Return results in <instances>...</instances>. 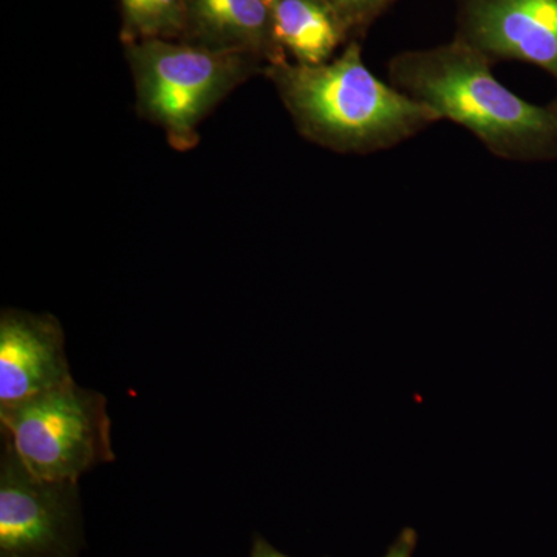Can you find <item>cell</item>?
Returning a JSON list of instances; mask_svg holds the SVG:
<instances>
[{
  "label": "cell",
  "instance_id": "obj_1",
  "mask_svg": "<svg viewBox=\"0 0 557 557\" xmlns=\"http://www.w3.org/2000/svg\"><path fill=\"white\" fill-rule=\"evenodd\" d=\"M494 62L463 40L399 51L388 84L423 102L442 120L465 127L494 157L542 161L557 157V108L531 104L505 87Z\"/></svg>",
  "mask_w": 557,
  "mask_h": 557
},
{
  "label": "cell",
  "instance_id": "obj_2",
  "mask_svg": "<svg viewBox=\"0 0 557 557\" xmlns=\"http://www.w3.org/2000/svg\"><path fill=\"white\" fill-rule=\"evenodd\" d=\"M304 138L339 153L381 152L442 121L423 102L376 78L362 61L357 39L336 60L265 70Z\"/></svg>",
  "mask_w": 557,
  "mask_h": 557
},
{
  "label": "cell",
  "instance_id": "obj_3",
  "mask_svg": "<svg viewBox=\"0 0 557 557\" xmlns=\"http://www.w3.org/2000/svg\"><path fill=\"white\" fill-rule=\"evenodd\" d=\"M127 58L139 115L160 126L177 150L196 148L205 116L236 87L267 70L255 54L168 39L129 42Z\"/></svg>",
  "mask_w": 557,
  "mask_h": 557
},
{
  "label": "cell",
  "instance_id": "obj_4",
  "mask_svg": "<svg viewBox=\"0 0 557 557\" xmlns=\"http://www.w3.org/2000/svg\"><path fill=\"white\" fill-rule=\"evenodd\" d=\"M3 438L33 475L79 482L115 460L108 398L76 381L9 410H0Z\"/></svg>",
  "mask_w": 557,
  "mask_h": 557
},
{
  "label": "cell",
  "instance_id": "obj_5",
  "mask_svg": "<svg viewBox=\"0 0 557 557\" xmlns=\"http://www.w3.org/2000/svg\"><path fill=\"white\" fill-rule=\"evenodd\" d=\"M83 548L78 482L36 478L3 443L0 557H79Z\"/></svg>",
  "mask_w": 557,
  "mask_h": 557
},
{
  "label": "cell",
  "instance_id": "obj_6",
  "mask_svg": "<svg viewBox=\"0 0 557 557\" xmlns=\"http://www.w3.org/2000/svg\"><path fill=\"white\" fill-rule=\"evenodd\" d=\"M456 24L454 38L491 61L537 65L557 83V0H456Z\"/></svg>",
  "mask_w": 557,
  "mask_h": 557
},
{
  "label": "cell",
  "instance_id": "obj_7",
  "mask_svg": "<svg viewBox=\"0 0 557 557\" xmlns=\"http://www.w3.org/2000/svg\"><path fill=\"white\" fill-rule=\"evenodd\" d=\"M73 381L61 322L50 313L3 310L0 317V410Z\"/></svg>",
  "mask_w": 557,
  "mask_h": 557
},
{
  "label": "cell",
  "instance_id": "obj_8",
  "mask_svg": "<svg viewBox=\"0 0 557 557\" xmlns=\"http://www.w3.org/2000/svg\"><path fill=\"white\" fill-rule=\"evenodd\" d=\"M188 28L201 47L255 54L267 65L285 60L267 0H186Z\"/></svg>",
  "mask_w": 557,
  "mask_h": 557
},
{
  "label": "cell",
  "instance_id": "obj_9",
  "mask_svg": "<svg viewBox=\"0 0 557 557\" xmlns=\"http://www.w3.org/2000/svg\"><path fill=\"white\" fill-rule=\"evenodd\" d=\"M271 11L274 36L282 49L292 51L296 64H325L350 38L322 0H277Z\"/></svg>",
  "mask_w": 557,
  "mask_h": 557
},
{
  "label": "cell",
  "instance_id": "obj_10",
  "mask_svg": "<svg viewBox=\"0 0 557 557\" xmlns=\"http://www.w3.org/2000/svg\"><path fill=\"white\" fill-rule=\"evenodd\" d=\"M124 36L129 42L170 39L186 33V0H121Z\"/></svg>",
  "mask_w": 557,
  "mask_h": 557
},
{
  "label": "cell",
  "instance_id": "obj_11",
  "mask_svg": "<svg viewBox=\"0 0 557 557\" xmlns=\"http://www.w3.org/2000/svg\"><path fill=\"white\" fill-rule=\"evenodd\" d=\"M338 16L348 36L366 33L381 14L397 0H322Z\"/></svg>",
  "mask_w": 557,
  "mask_h": 557
},
{
  "label": "cell",
  "instance_id": "obj_12",
  "mask_svg": "<svg viewBox=\"0 0 557 557\" xmlns=\"http://www.w3.org/2000/svg\"><path fill=\"white\" fill-rule=\"evenodd\" d=\"M418 544V533L413 528L406 527L387 548L383 557H412Z\"/></svg>",
  "mask_w": 557,
  "mask_h": 557
},
{
  "label": "cell",
  "instance_id": "obj_13",
  "mask_svg": "<svg viewBox=\"0 0 557 557\" xmlns=\"http://www.w3.org/2000/svg\"><path fill=\"white\" fill-rule=\"evenodd\" d=\"M249 557H289L284 555V553L278 552L277 548H274L273 545L267 541L265 537L260 536V534H256L252 537V547H251V556Z\"/></svg>",
  "mask_w": 557,
  "mask_h": 557
},
{
  "label": "cell",
  "instance_id": "obj_14",
  "mask_svg": "<svg viewBox=\"0 0 557 557\" xmlns=\"http://www.w3.org/2000/svg\"><path fill=\"white\" fill-rule=\"evenodd\" d=\"M267 2H269V5L271 7V9H273V5L277 2V0H267Z\"/></svg>",
  "mask_w": 557,
  "mask_h": 557
}]
</instances>
